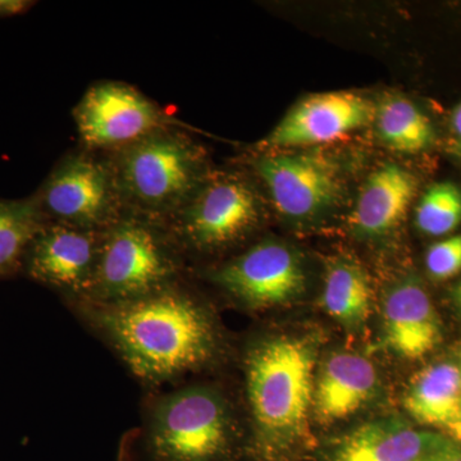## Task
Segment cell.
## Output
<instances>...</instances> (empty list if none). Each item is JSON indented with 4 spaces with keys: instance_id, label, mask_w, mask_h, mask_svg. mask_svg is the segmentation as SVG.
I'll list each match as a JSON object with an SVG mask.
<instances>
[{
    "instance_id": "obj_1",
    "label": "cell",
    "mask_w": 461,
    "mask_h": 461,
    "mask_svg": "<svg viewBox=\"0 0 461 461\" xmlns=\"http://www.w3.org/2000/svg\"><path fill=\"white\" fill-rule=\"evenodd\" d=\"M149 393L213 366L222 350L214 314L185 281L114 303H66Z\"/></svg>"
},
{
    "instance_id": "obj_2",
    "label": "cell",
    "mask_w": 461,
    "mask_h": 461,
    "mask_svg": "<svg viewBox=\"0 0 461 461\" xmlns=\"http://www.w3.org/2000/svg\"><path fill=\"white\" fill-rule=\"evenodd\" d=\"M318 345L312 336L253 339L242 357L248 408L245 461H311Z\"/></svg>"
},
{
    "instance_id": "obj_3",
    "label": "cell",
    "mask_w": 461,
    "mask_h": 461,
    "mask_svg": "<svg viewBox=\"0 0 461 461\" xmlns=\"http://www.w3.org/2000/svg\"><path fill=\"white\" fill-rule=\"evenodd\" d=\"M247 430L218 388L176 384L149 395L123 461H245Z\"/></svg>"
},
{
    "instance_id": "obj_4",
    "label": "cell",
    "mask_w": 461,
    "mask_h": 461,
    "mask_svg": "<svg viewBox=\"0 0 461 461\" xmlns=\"http://www.w3.org/2000/svg\"><path fill=\"white\" fill-rule=\"evenodd\" d=\"M124 214L165 226L208 177L203 149L168 127L103 154Z\"/></svg>"
},
{
    "instance_id": "obj_5",
    "label": "cell",
    "mask_w": 461,
    "mask_h": 461,
    "mask_svg": "<svg viewBox=\"0 0 461 461\" xmlns=\"http://www.w3.org/2000/svg\"><path fill=\"white\" fill-rule=\"evenodd\" d=\"M185 258L162 224L123 214L103 230L89 293L77 302L114 304L184 281Z\"/></svg>"
},
{
    "instance_id": "obj_6",
    "label": "cell",
    "mask_w": 461,
    "mask_h": 461,
    "mask_svg": "<svg viewBox=\"0 0 461 461\" xmlns=\"http://www.w3.org/2000/svg\"><path fill=\"white\" fill-rule=\"evenodd\" d=\"M262 220V205L247 178L211 172L165 227L184 258L226 250L253 233Z\"/></svg>"
},
{
    "instance_id": "obj_7",
    "label": "cell",
    "mask_w": 461,
    "mask_h": 461,
    "mask_svg": "<svg viewBox=\"0 0 461 461\" xmlns=\"http://www.w3.org/2000/svg\"><path fill=\"white\" fill-rule=\"evenodd\" d=\"M48 222L104 230L124 214L107 159L83 147L60 158L32 194Z\"/></svg>"
},
{
    "instance_id": "obj_8",
    "label": "cell",
    "mask_w": 461,
    "mask_h": 461,
    "mask_svg": "<svg viewBox=\"0 0 461 461\" xmlns=\"http://www.w3.org/2000/svg\"><path fill=\"white\" fill-rule=\"evenodd\" d=\"M80 147L107 154L168 127H182L138 87L122 81L90 85L72 109Z\"/></svg>"
},
{
    "instance_id": "obj_9",
    "label": "cell",
    "mask_w": 461,
    "mask_h": 461,
    "mask_svg": "<svg viewBox=\"0 0 461 461\" xmlns=\"http://www.w3.org/2000/svg\"><path fill=\"white\" fill-rule=\"evenodd\" d=\"M208 280L233 303L266 312L295 302L304 294V267L281 242L262 240L208 272Z\"/></svg>"
},
{
    "instance_id": "obj_10",
    "label": "cell",
    "mask_w": 461,
    "mask_h": 461,
    "mask_svg": "<svg viewBox=\"0 0 461 461\" xmlns=\"http://www.w3.org/2000/svg\"><path fill=\"white\" fill-rule=\"evenodd\" d=\"M103 230L48 222L25 257L23 276L50 288L63 303L83 300L98 266Z\"/></svg>"
},
{
    "instance_id": "obj_11",
    "label": "cell",
    "mask_w": 461,
    "mask_h": 461,
    "mask_svg": "<svg viewBox=\"0 0 461 461\" xmlns=\"http://www.w3.org/2000/svg\"><path fill=\"white\" fill-rule=\"evenodd\" d=\"M276 211L305 220L329 209L339 198V171L318 154L266 151L253 162Z\"/></svg>"
},
{
    "instance_id": "obj_12",
    "label": "cell",
    "mask_w": 461,
    "mask_h": 461,
    "mask_svg": "<svg viewBox=\"0 0 461 461\" xmlns=\"http://www.w3.org/2000/svg\"><path fill=\"white\" fill-rule=\"evenodd\" d=\"M372 103L348 91L314 94L300 100L260 142L259 150L313 147L344 138L371 122Z\"/></svg>"
},
{
    "instance_id": "obj_13",
    "label": "cell",
    "mask_w": 461,
    "mask_h": 461,
    "mask_svg": "<svg viewBox=\"0 0 461 461\" xmlns=\"http://www.w3.org/2000/svg\"><path fill=\"white\" fill-rule=\"evenodd\" d=\"M453 439L400 418L364 421L324 446L311 461H420Z\"/></svg>"
},
{
    "instance_id": "obj_14",
    "label": "cell",
    "mask_w": 461,
    "mask_h": 461,
    "mask_svg": "<svg viewBox=\"0 0 461 461\" xmlns=\"http://www.w3.org/2000/svg\"><path fill=\"white\" fill-rule=\"evenodd\" d=\"M382 330L387 348L409 360L426 357L442 339L435 304L426 288L411 277L397 282L384 296Z\"/></svg>"
},
{
    "instance_id": "obj_15",
    "label": "cell",
    "mask_w": 461,
    "mask_h": 461,
    "mask_svg": "<svg viewBox=\"0 0 461 461\" xmlns=\"http://www.w3.org/2000/svg\"><path fill=\"white\" fill-rule=\"evenodd\" d=\"M378 373L371 360L336 353L321 363L314 382L313 417L321 427L348 420L375 399Z\"/></svg>"
},
{
    "instance_id": "obj_16",
    "label": "cell",
    "mask_w": 461,
    "mask_h": 461,
    "mask_svg": "<svg viewBox=\"0 0 461 461\" xmlns=\"http://www.w3.org/2000/svg\"><path fill=\"white\" fill-rule=\"evenodd\" d=\"M414 176L397 165L379 167L366 178L350 224L363 238L387 235L402 222L417 194Z\"/></svg>"
},
{
    "instance_id": "obj_17",
    "label": "cell",
    "mask_w": 461,
    "mask_h": 461,
    "mask_svg": "<svg viewBox=\"0 0 461 461\" xmlns=\"http://www.w3.org/2000/svg\"><path fill=\"white\" fill-rule=\"evenodd\" d=\"M403 408L421 426L445 430L456 442L461 415V368L454 363L427 366L412 378Z\"/></svg>"
},
{
    "instance_id": "obj_18",
    "label": "cell",
    "mask_w": 461,
    "mask_h": 461,
    "mask_svg": "<svg viewBox=\"0 0 461 461\" xmlns=\"http://www.w3.org/2000/svg\"><path fill=\"white\" fill-rule=\"evenodd\" d=\"M321 306L346 330H359L371 317V282L359 264L339 260L327 271L321 291Z\"/></svg>"
},
{
    "instance_id": "obj_19",
    "label": "cell",
    "mask_w": 461,
    "mask_h": 461,
    "mask_svg": "<svg viewBox=\"0 0 461 461\" xmlns=\"http://www.w3.org/2000/svg\"><path fill=\"white\" fill-rule=\"evenodd\" d=\"M47 223L32 195L0 199V281L23 275L27 250Z\"/></svg>"
},
{
    "instance_id": "obj_20",
    "label": "cell",
    "mask_w": 461,
    "mask_h": 461,
    "mask_svg": "<svg viewBox=\"0 0 461 461\" xmlns=\"http://www.w3.org/2000/svg\"><path fill=\"white\" fill-rule=\"evenodd\" d=\"M375 118L379 139L393 150L420 153L435 142L432 122L411 100L402 96L384 99Z\"/></svg>"
},
{
    "instance_id": "obj_21",
    "label": "cell",
    "mask_w": 461,
    "mask_h": 461,
    "mask_svg": "<svg viewBox=\"0 0 461 461\" xmlns=\"http://www.w3.org/2000/svg\"><path fill=\"white\" fill-rule=\"evenodd\" d=\"M420 232L439 238L461 224V189L453 182H438L427 189L415 209Z\"/></svg>"
},
{
    "instance_id": "obj_22",
    "label": "cell",
    "mask_w": 461,
    "mask_h": 461,
    "mask_svg": "<svg viewBox=\"0 0 461 461\" xmlns=\"http://www.w3.org/2000/svg\"><path fill=\"white\" fill-rule=\"evenodd\" d=\"M426 268L437 281L450 280L461 272V233L430 245Z\"/></svg>"
},
{
    "instance_id": "obj_23",
    "label": "cell",
    "mask_w": 461,
    "mask_h": 461,
    "mask_svg": "<svg viewBox=\"0 0 461 461\" xmlns=\"http://www.w3.org/2000/svg\"><path fill=\"white\" fill-rule=\"evenodd\" d=\"M36 5L30 0H0V18L20 16Z\"/></svg>"
},
{
    "instance_id": "obj_24",
    "label": "cell",
    "mask_w": 461,
    "mask_h": 461,
    "mask_svg": "<svg viewBox=\"0 0 461 461\" xmlns=\"http://www.w3.org/2000/svg\"><path fill=\"white\" fill-rule=\"evenodd\" d=\"M420 461H461V445L455 441L450 442L444 447L427 455Z\"/></svg>"
},
{
    "instance_id": "obj_25",
    "label": "cell",
    "mask_w": 461,
    "mask_h": 461,
    "mask_svg": "<svg viewBox=\"0 0 461 461\" xmlns=\"http://www.w3.org/2000/svg\"><path fill=\"white\" fill-rule=\"evenodd\" d=\"M450 129L453 133L454 150L461 157V102L451 113Z\"/></svg>"
},
{
    "instance_id": "obj_26",
    "label": "cell",
    "mask_w": 461,
    "mask_h": 461,
    "mask_svg": "<svg viewBox=\"0 0 461 461\" xmlns=\"http://www.w3.org/2000/svg\"><path fill=\"white\" fill-rule=\"evenodd\" d=\"M454 299L456 302L457 306L461 309V281L457 284V286L454 290Z\"/></svg>"
},
{
    "instance_id": "obj_27",
    "label": "cell",
    "mask_w": 461,
    "mask_h": 461,
    "mask_svg": "<svg viewBox=\"0 0 461 461\" xmlns=\"http://www.w3.org/2000/svg\"><path fill=\"white\" fill-rule=\"evenodd\" d=\"M456 442H457V444L461 445V415H460V420H459V432H457Z\"/></svg>"
}]
</instances>
